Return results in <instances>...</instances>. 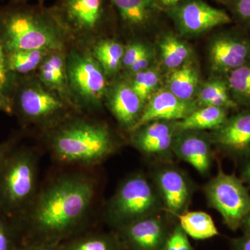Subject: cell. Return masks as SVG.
Returning <instances> with one entry per match:
<instances>
[{
    "mask_svg": "<svg viewBox=\"0 0 250 250\" xmlns=\"http://www.w3.org/2000/svg\"><path fill=\"white\" fill-rule=\"evenodd\" d=\"M95 184L83 174L60 176L36 194L30 205L13 218L18 231L25 230L30 243H60L72 234L89 213Z\"/></svg>",
    "mask_w": 250,
    "mask_h": 250,
    "instance_id": "obj_1",
    "label": "cell"
},
{
    "mask_svg": "<svg viewBox=\"0 0 250 250\" xmlns=\"http://www.w3.org/2000/svg\"><path fill=\"white\" fill-rule=\"evenodd\" d=\"M64 30L50 9L14 3L0 7V44L6 53L29 49L63 50Z\"/></svg>",
    "mask_w": 250,
    "mask_h": 250,
    "instance_id": "obj_2",
    "label": "cell"
},
{
    "mask_svg": "<svg viewBox=\"0 0 250 250\" xmlns=\"http://www.w3.org/2000/svg\"><path fill=\"white\" fill-rule=\"evenodd\" d=\"M52 154L64 164L94 166L116 149L107 125L85 119H67L52 129L49 138Z\"/></svg>",
    "mask_w": 250,
    "mask_h": 250,
    "instance_id": "obj_3",
    "label": "cell"
},
{
    "mask_svg": "<svg viewBox=\"0 0 250 250\" xmlns=\"http://www.w3.org/2000/svg\"><path fill=\"white\" fill-rule=\"evenodd\" d=\"M14 114L24 125L54 129L68 119L74 108L39 79L17 76L11 95Z\"/></svg>",
    "mask_w": 250,
    "mask_h": 250,
    "instance_id": "obj_4",
    "label": "cell"
},
{
    "mask_svg": "<svg viewBox=\"0 0 250 250\" xmlns=\"http://www.w3.org/2000/svg\"><path fill=\"white\" fill-rule=\"evenodd\" d=\"M38 164L34 152L16 147L0 170V213L21 215L37 194Z\"/></svg>",
    "mask_w": 250,
    "mask_h": 250,
    "instance_id": "obj_5",
    "label": "cell"
},
{
    "mask_svg": "<svg viewBox=\"0 0 250 250\" xmlns=\"http://www.w3.org/2000/svg\"><path fill=\"white\" fill-rule=\"evenodd\" d=\"M164 208L155 184L145 174L136 173L120 184L108 202L106 218L119 229L129 224L154 214Z\"/></svg>",
    "mask_w": 250,
    "mask_h": 250,
    "instance_id": "obj_6",
    "label": "cell"
},
{
    "mask_svg": "<svg viewBox=\"0 0 250 250\" xmlns=\"http://www.w3.org/2000/svg\"><path fill=\"white\" fill-rule=\"evenodd\" d=\"M69 88L77 106L96 109L103 106L107 77L91 54L71 50L66 55Z\"/></svg>",
    "mask_w": 250,
    "mask_h": 250,
    "instance_id": "obj_7",
    "label": "cell"
},
{
    "mask_svg": "<svg viewBox=\"0 0 250 250\" xmlns=\"http://www.w3.org/2000/svg\"><path fill=\"white\" fill-rule=\"evenodd\" d=\"M207 201L221 215L230 229L241 228L250 213V192L242 179L235 174H227L221 167L204 188Z\"/></svg>",
    "mask_w": 250,
    "mask_h": 250,
    "instance_id": "obj_8",
    "label": "cell"
},
{
    "mask_svg": "<svg viewBox=\"0 0 250 250\" xmlns=\"http://www.w3.org/2000/svg\"><path fill=\"white\" fill-rule=\"evenodd\" d=\"M49 9L67 34L80 36L95 34L115 16L111 0H58Z\"/></svg>",
    "mask_w": 250,
    "mask_h": 250,
    "instance_id": "obj_9",
    "label": "cell"
},
{
    "mask_svg": "<svg viewBox=\"0 0 250 250\" xmlns=\"http://www.w3.org/2000/svg\"><path fill=\"white\" fill-rule=\"evenodd\" d=\"M164 13L172 20L179 34L187 37L200 36L233 22L227 11L205 0H184Z\"/></svg>",
    "mask_w": 250,
    "mask_h": 250,
    "instance_id": "obj_10",
    "label": "cell"
},
{
    "mask_svg": "<svg viewBox=\"0 0 250 250\" xmlns=\"http://www.w3.org/2000/svg\"><path fill=\"white\" fill-rule=\"evenodd\" d=\"M153 182L164 208L168 213L177 216L187 211L191 200L192 187L183 171L172 166L159 167L154 172Z\"/></svg>",
    "mask_w": 250,
    "mask_h": 250,
    "instance_id": "obj_11",
    "label": "cell"
},
{
    "mask_svg": "<svg viewBox=\"0 0 250 250\" xmlns=\"http://www.w3.org/2000/svg\"><path fill=\"white\" fill-rule=\"evenodd\" d=\"M177 132L176 121H153L131 132V143L147 157L167 161L174 156V141Z\"/></svg>",
    "mask_w": 250,
    "mask_h": 250,
    "instance_id": "obj_12",
    "label": "cell"
},
{
    "mask_svg": "<svg viewBox=\"0 0 250 250\" xmlns=\"http://www.w3.org/2000/svg\"><path fill=\"white\" fill-rule=\"evenodd\" d=\"M209 48L212 70L227 75L250 61V41L236 31H225L215 36Z\"/></svg>",
    "mask_w": 250,
    "mask_h": 250,
    "instance_id": "obj_13",
    "label": "cell"
},
{
    "mask_svg": "<svg viewBox=\"0 0 250 250\" xmlns=\"http://www.w3.org/2000/svg\"><path fill=\"white\" fill-rule=\"evenodd\" d=\"M118 230L122 247L129 250H161L170 234L165 222L157 214L139 219Z\"/></svg>",
    "mask_w": 250,
    "mask_h": 250,
    "instance_id": "obj_14",
    "label": "cell"
},
{
    "mask_svg": "<svg viewBox=\"0 0 250 250\" xmlns=\"http://www.w3.org/2000/svg\"><path fill=\"white\" fill-rule=\"evenodd\" d=\"M198 108L196 101H184L167 89L156 90L145 104L139 121L130 132L153 121H179Z\"/></svg>",
    "mask_w": 250,
    "mask_h": 250,
    "instance_id": "obj_15",
    "label": "cell"
},
{
    "mask_svg": "<svg viewBox=\"0 0 250 250\" xmlns=\"http://www.w3.org/2000/svg\"><path fill=\"white\" fill-rule=\"evenodd\" d=\"M211 143L210 136L204 131H178L174 141L173 154L206 175L213 162Z\"/></svg>",
    "mask_w": 250,
    "mask_h": 250,
    "instance_id": "obj_16",
    "label": "cell"
},
{
    "mask_svg": "<svg viewBox=\"0 0 250 250\" xmlns=\"http://www.w3.org/2000/svg\"><path fill=\"white\" fill-rule=\"evenodd\" d=\"M104 101L119 124L129 131L139 121L145 106L126 81L108 85Z\"/></svg>",
    "mask_w": 250,
    "mask_h": 250,
    "instance_id": "obj_17",
    "label": "cell"
},
{
    "mask_svg": "<svg viewBox=\"0 0 250 250\" xmlns=\"http://www.w3.org/2000/svg\"><path fill=\"white\" fill-rule=\"evenodd\" d=\"M212 143L233 156H247L250 153V111L241 112L228 118L223 125L213 130Z\"/></svg>",
    "mask_w": 250,
    "mask_h": 250,
    "instance_id": "obj_18",
    "label": "cell"
},
{
    "mask_svg": "<svg viewBox=\"0 0 250 250\" xmlns=\"http://www.w3.org/2000/svg\"><path fill=\"white\" fill-rule=\"evenodd\" d=\"M38 72L39 80L42 84L58 94L75 107L67 80L66 54L63 50L49 52L41 64Z\"/></svg>",
    "mask_w": 250,
    "mask_h": 250,
    "instance_id": "obj_19",
    "label": "cell"
},
{
    "mask_svg": "<svg viewBox=\"0 0 250 250\" xmlns=\"http://www.w3.org/2000/svg\"><path fill=\"white\" fill-rule=\"evenodd\" d=\"M111 3L115 16L123 27L131 30L147 29L161 13L150 0H111Z\"/></svg>",
    "mask_w": 250,
    "mask_h": 250,
    "instance_id": "obj_20",
    "label": "cell"
},
{
    "mask_svg": "<svg viewBox=\"0 0 250 250\" xmlns=\"http://www.w3.org/2000/svg\"><path fill=\"white\" fill-rule=\"evenodd\" d=\"M228 118V110L217 106L198 107L182 121H176L178 131L215 130Z\"/></svg>",
    "mask_w": 250,
    "mask_h": 250,
    "instance_id": "obj_21",
    "label": "cell"
},
{
    "mask_svg": "<svg viewBox=\"0 0 250 250\" xmlns=\"http://www.w3.org/2000/svg\"><path fill=\"white\" fill-rule=\"evenodd\" d=\"M167 89L184 101H195L200 83V75L190 62L171 70L167 81Z\"/></svg>",
    "mask_w": 250,
    "mask_h": 250,
    "instance_id": "obj_22",
    "label": "cell"
},
{
    "mask_svg": "<svg viewBox=\"0 0 250 250\" xmlns=\"http://www.w3.org/2000/svg\"><path fill=\"white\" fill-rule=\"evenodd\" d=\"M195 101L198 107L217 106L229 110L238 106L231 97L228 82L220 79L207 82L199 88Z\"/></svg>",
    "mask_w": 250,
    "mask_h": 250,
    "instance_id": "obj_23",
    "label": "cell"
},
{
    "mask_svg": "<svg viewBox=\"0 0 250 250\" xmlns=\"http://www.w3.org/2000/svg\"><path fill=\"white\" fill-rule=\"evenodd\" d=\"M177 217L181 228L193 239H208L219 235L214 221L205 212L186 211Z\"/></svg>",
    "mask_w": 250,
    "mask_h": 250,
    "instance_id": "obj_24",
    "label": "cell"
},
{
    "mask_svg": "<svg viewBox=\"0 0 250 250\" xmlns=\"http://www.w3.org/2000/svg\"><path fill=\"white\" fill-rule=\"evenodd\" d=\"M161 60L166 68L170 70L179 68L190 62L192 49L187 42L178 36L168 34L164 36L159 44Z\"/></svg>",
    "mask_w": 250,
    "mask_h": 250,
    "instance_id": "obj_25",
    "label": "cell"
},
{
    "mask_svg": "<svg viewBox=\"0 0 250 250\" xmlns=\"http://www.w3.org/2000/svg\"><path fill=\"white\" fill-rule=\"evenodd\" d=\"M125 48L118 41L106 39L95 44L91 55L103 67L106 77H112L122 66Z\"/></svg>",
    "mask_w": 250,
    "mask_h": 250,
    "instance_id": "obj_26",
    "label": "cell"
},
{
    "mask_svg": "<svg viewBox=\"0 0 250 250\" xmlns=\"http://www.w3.org/2000/svg\"><path fill=\"white\" fill-rule=\"evenodd\" d=\"M51 52L45 49H29L7 53L10 71L16 76H27L39 69Z\"/></svg>",
    "mask_w": 250,
    "mask_h": 250,
    "instance_id": "obj_27",
    "label": "cell"
},
{
    "mask_svg": "<svg viewBox=\"0 0 250 250\" xmlns=\"http://www.w3.org/2000/svg\"><path fill=\"white\" fill-rule=\"evenodd\" d=\"M227 82L237 104L250 107V61L228 75Z\"/></svg>",
    "mask_w": 250,
    "mask_h": 250,
    "instance_id": "obj_28",
    "label": "cell"
},
{
    "mask_svg": "<svg viewBox=\"0 0 250 250\" xmlns=\"http://www.w3.org/2000/svg\"><path fill=\"white\" fill-rule=\"evenodd\" d=\"M160 73L157 69L149 67L131 75L129 82L145 105L156 91V88L160 83Z\"/></svg>",
    "mask_w": 250,
    "mask_h": 250,
    "instance_id": "obj_29",
    "label": "cell"
},
{
    "mask_svg": "<svg viewBox=\"0 0 250 250\" xmlns=\"http://www.w3.org/2000/svg\"><path fill=\"white\" fill-rule=\"evenodd\" d=\"M119 238L111 235L82 237L62 246V250H121Z\"/></svg>",
    "mask_w": 250,
    "mask_h": 250,
    "instance_id": "obj_30",
    "label": "cell"
},
{
    "mask_svg": "<svg viewBox=\"0 0 250 250\" xmlns=\"http://www.w3.org/2000/svg\"><path fill=\"white\" fill-rule=\"evenodd\" d=\"M18 233L14 220L0 213V250H16Z\"/></svg>",
    "mask_w": 250,
    "mask_h": 250,
    "instance_id": "obj_31",
    "label": "cell"
},
{
    "mask_svg": "<svg viewBox=\"0 0 250 250\" xmlns=\"http://www.w3.org/2000/svg\"><path fill=\"white\" fill-rule=\"evenodd\" d=\"M17 76L10 71L7 53L0 44V89L11 97Z\"/></svg>",
    "mask_w": 250,
    "mask_h": 250,
    "instance_id": "obj_32",
    "label": "cell"
},
{
    "mask_svg": "<svg viewBox=\"0 0 250 250\" xmlns=\"http://www.w3.org/2000/svg\"><path fill=\"white\" fill-rule=\"evenodd\" d=\"M188 236L178 224L169 234L161 250H193Z\"/></svg>",
    "mask_w": 250,
    "mask_h": 250,
    "instance_id": "obj_33",
    "label": "cell"
},
{
    "mask_svg": "<svg viewBox=\"0 0 250 250\" xmlns=\"http://www.w3.org/2000/svg\"><path fill=\"white\" fill-rule=\"evenodd\" d=\"M227 5L238 22L250 27V0H231Z\"/></svg>",
    "mask_w": 250,
    "mask_h": 250,
    "instance_id": "obj_34",
    "label": "cell"
},
{
    "mask_svg": "<svg viewBox=\"0 0 250 250\" xmlns=\"http://www.w3.org/2000/svg\"><path fill=\"white\" fill-rule=\"evenodd\" d=\"M149 49L147 46L142 43V42H135L129 44L127 47L125 48L122 65H123L125 68L128 70L134 62L141 59Z\"/></svg>",
    "mask_w": 250,
    "mask_h": 250,
    "instance_id": "obj_35",
    "label": "cell"
},
{
    "mask_svg": "<svg viewBox=\"0 0 250 250\" xmlns=\"http://www.w3.org/2000/svg\"><path fill=\"white\" fill-rule=\"evenodd\" d=\"M18 136H13L0 143V170L13 150L17 147Z\"/></svg>",
    "mask_w": 250,
    "mask_h": 250,
    "instance_id": "obj_36",
    "label": "cell"
},
{
    "mask_svg": "<svg viewBox=\"0 0 250 250\" xmlns=\"http://www.w3.org/2000/svg\"><path fill=\"white\" fill-rule=\"evenodd\" d=\"M154 60V53L150 49L146 52L144 55L139 59L136 62H134L131 67L128 69V72L130 75H134L137 72L143 71V70H146V69L150 67L151 64Z\"/></svg>",
    "mask_w": 250,
    "mask_h": 250,
    "instance_id": "obj_37",
    "label": "cell"
},
{
    "mask_svg": "<svg viewBox=\"0 0 250 250\" xmlns=\"http://www.w3.org/2000/svg\"><path fill=\"white\" fill-rule=\"evenodd\" d=\"M60 243H28L18 246L16 250H62Z\"/></svg>",
    "mask_w": 250,
    "mask_h": 250,
    "instance_id": "obj_38",
    "label": "cell"
},
{
    "mask_svg": "<svg viewBox=\"0 0 250 250\" xmlns=\"http://www.w3.org/2000/svg\"><path fill=\"white\" fill-rule=\"evenodd\" d=\"M0 112L8 115L14 114L13 102L11 97L0 89Z\"/></svg>",
    "mask_w": 250,
    "mask_h": 250,
    "instance_id": "obj_39",
    "label": "cell"
},
{
    "mask_svg": "<svg viewBox=\"0 0 250 250\" xmlns=\"http://www.w3.org/2000/svg\"><path fill=\"white\" fill-rule=\"evenodd\" d=\"M150 1L156 9L164 13L166 10L173 7L175 5L178 4L184 0H150Z\"/></svg>",
    "mask_w": 250,
    "mask_h": 250,
    "instance_id": "obj_40",
    "label": "cell"
},
{
    "mask_svg": "<svg viewBox=\"0 0 250 250\" xmlns=\"http://www.w3.org/2000/svg\"><path fill=\"white\" fill-rule=\"evenodd\" d=\"M233 246L235 250H250V232L233 240Z\"/></svg>",
    "mask_w": 250,
    "mask_h": 250,
    "instance_id": "obj_41",
    "label": "cell"
},
{
    "mask_svg": "<svg viewBox=\"0 0 250 250\" xmlns=\"http://www.w3.org/2000/svg\"><path fill=\"white\" fill-rule=\"evenodd\" d=\"M246 160L241 170L242 181L250 187V153L246 156Z\"/></svg>",
    "mask_w": 250,
    "mask_h": 250,
    "instance_id": "obj_42",
    "label": "cell"
},
{
    "mask_svg": "<svg viewBox=\"0 0 250 250\" xmlns=\"http://www.w3.org/2000/svg\"><path fill=\"white\" fill-rule=\"evenodd\" d=\"M241 228L244 229L246 232H250V213L243 220Z\"/></svg>",
    "mask_w": 250,
    "mask_h": 250,
    "instance_id": "obj_43",
    "label": "cell"
},
{
    "mask_svg": "<svg viewBox=\"0 0 250 250\" xmlns=\"http://www.w3.org/2000/svg\"><path fill=\"white\" fill-rule=\"evenodd\" d=\"M27 0H11V2L14 3H21V2H26Z\"/></svg>",
    "mask_w": 250,
    "mask_h": 250,
    "instance_id": "obj_44",
    "label": "cell"
},
{
    "mask_svg": "<svg viewBox=\"0 0 250 250\" xmlns=\"http://www.w3.org/2000/svg\"><path fill=\"white\" fill-rule=\"evenodd\" d=\"M219 1H221L223 4H228L229 2L231 0H218Z\"/></svg>",
    "mask_w": 250,
    "mask_h": 250,
    "instance_id": "obj_45",
    "label": "cell"
}]
</instances>
